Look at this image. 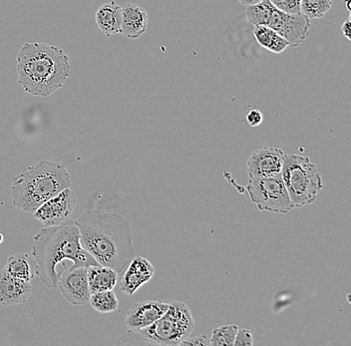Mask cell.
I'll use <instances>...</instances> for the list:
<instances>
[{
  "label": "cell",
  "instance_id": "44dd1931",
  "mask_svg": "<svg viewBox=\"0 0 351 346\" xmlns=\"http://www.w3.org/2000/svg\"><path fill=\"white\" fill-rule=\"evenodd\" d=\"M332 5L331 0H300V13L308 19L322 18Z\"/></svg>",
  "mask_w": 351,
  "mask_h": 346
},
{
  "label": "cell",
  "instance_id": "f1b7e54d",
  "mask_svg": "<svg viewBox=\"0 0 351 346\" xmlns=\"http://www.w3.org/2000/svg\"><path fill=\"white\" fill-rule=\"evenodd\" d=\"M344 1H346V8H348V12H350V0H344Z\"/></svg>",
  "mask_w": 351,
  "mask_h": 346
},
{
  "label": "cell",
  "instance_id": "7402d4cb",
  "mask_svg": "<svg viewBox=\"0 0 351 346\" xmlns=\"http://www.w3.org/2000/svg\"><path fill=\"white\" fill-rule=\"evenodd\" d=\"M239 326L236 324H227L219 326L212 330L210 337V346H232L234 345Z\"/></svg>",
  "mask_w": 351,
  "mask_h": 346
},
{
  "label": "cell",
  "instance_id": "ba28073f",
  "mask_svg": "<svg viewBox=\"0 0 351 346\" xmlns=\"http://www.w3.org/2000/svg\"><path fill=\"white\" fill-rule=\"evenodd\" d=\"M247 176V194L260 211L287 214L293 209L282 174L267 177Z\"/></svg>",
  "mask_w": 351,
  "mask_h": 346
},
{
  "label": "cell",
  "instance_id": "30bf717a",
  "mask_svg": "<svg viewBox=\"0 0 351 346\" xmlns=\"http://www.w3.org/2000/svg\"><path fill=\"white\" fill-rule=\"evenodd\" d=\"M59 290L63 297L73 306H84L89 301V284L87 279V268H71L66 269L59 277Z\"/></svg>",
  "mask_w": 351,
  "mask_h": 346
},
{
  "label": "cell",
  "instance_id": "3957f363",
  "mask_svg": "<svg viewBox=\"0 0 351 346\" xmlns=\"http://www.w3.org/2000/svg\"><path fill=\"white\" fill-rule=\"evenodd\" d=\"M70 69L69 57L57 46L26 42L17 54V82L38 97H49L62 88Z\"/></svg>",
  "mask_w": 351,
  "mask_h": 346
},
{
  "label": "cell",
  "instance_id": "f546056e",
  "mask_svg": "<svg viewBox=\"0 0 351 346\" xmlns=\"http://www.w3.org/2000/svg\"><path fill=\"white\" fill-rule=\"evenodd\" d=\"M2 242H3V236L0 234V244H1Z\"/></svg>",
  "mask_w": 351,
  "mask_h": 346
},
{
  "label": "cell",
  "instance_id": "484cf974",
  "mask_svg": "<svg viewBox=\"0 0 351 346\" xmlns=\"http://www.w3.org/2000/svg\"><path fill=\"white\" fill-rule=\"evenodd\" d=\"M247 124L251 127H258L263 123V115L258 109H251L245 115Z\"/></svg>",
  "mask_w": 351,
  "mask_h": 346
},
{
  "label": "cell",
  "instance_id": "2e32d148",
  "mask_svg": "<svg viewBox=\"0 0 351 346\" xmlns=\"http://www.w3.org/2000/svg\"><path fill=\"white\" fill-rule=\"evenodd\" d=\"M95 21L100 32L106 36L120 34L122 25V8L115 1L107 2L98 8Z\"/></svg>",
  "mask_w": 351,
  "mask_h": 346
},
{
  "label": "cell",
  "instance_id": "603a6c76",
  "mask_svg": "<svg viewBox=\"0 0 351 346\" xmlns=\"http://www.w3.org/2000/svg\"><path fill=\"white\" fill-rule=\"evenodd\" d=\"M274 8L289 14L300 13V0H269Z\"/></svg>",
  "mask_w": 351,
  "mask_h": 346
},
{
  "label": "cell",
  "instance_id": "cb8c5ba5",
  "mask_svg": "<svg viewBox=\"0 0 351 346\" xmlns=\"http://www.w3.org/2000/svg\"><path fill=\"white\" fill-rule=\"evenodd\" d=\"M234 345H254V336H252L251 330H245V328H241V330L239 328L236 338H234Z\"/></svg>",
  "mask_w": 351,
  "mask_h": 346
},
{
  "label": "cell",
  "instance_id": "e0dca14e",
  "mask_svg": "<svg viewBox=\"0 0 351 346\" xmlns=\"http://www.w3.org/2000/svg\"><path fill=\"white\" fill-rule=\"evenodd\" d=\"M118 273L108 267L94 264L87 268L88 284L90 293L112 291L117 284Z\"/></svg>",
  "mask_w": 351,
  "mask_h": 346
},
{
  "label": "cell",
  "instance_id": "83f0119b",
  "mask_svg": "<svg viewBox=\"0 0 351 346\" xmlns=\"http://www.w3.org/2000/svg\"><path fill=\"white\" fill-rule=\"evenodd\" d=\"M241 4L245 6L254 5V4L260 3L263 0H239Z\"/></svg>",
  "mask_w": 351,
  "mask_h": 346
},
{
  "label": "cell",
  "instance_id": "8fae6325",
  "mask_svg": "<svg viewBox=\"0 0 351 346\" xmlns=\"http://www.w3.org/2000/svg\"><path fill=\"white\" fill-rule=\"evenodd\" d=\"M285 154L276 147H265L252 153L247 161V175L267 177L282 174Z\"/></svg>",
  "mask_w": 351,
  "mask_h": 346
},
{
  "label": "cell",
  "instance_id": "d6986e66",
  "mask_svg": "<svg viewBox=\"0 0 351 346\" xmlns=\"http://www.w3.org/2000/svg\"><path fill=\"white\" fill-rule=\"evenodd\" d=\"M254 35L258 45L273 53H282L289 46L282 35L267 26H254Z\"/></svg>",
  "mask_w": 351,
  "mask_h": 346
},
{
  "label": "cell",
  "instance_id": "7a4b0ae2",
  "mask_svg": "<svg viewBox=\"0 0 351 346\" xmlns=\"http://www.w3.org/2000/svg\"><path fill=\"white\" fill-rule=\"evenodd\" d=\"M32 257L36 262V277L49 288H57L61 273L71 269L69 262L73 268L99 264L81 245L78 225L72 220L43 227L33 238Z\"/></svg>",
  "mask_w": 351,
  "mask_h": 346
},
{
  "label": "cell",
  "instance_id": "277c9868",
  "mask_svg": "<svg viewBox=\"0 0 351 346\" xmlns=\"http://www.w3.org/2000/svg\"><path fill=\"white\" fill-rule=\"evenodd\" d=\"M71 186V176L59 162L43 160L15 177L11 186L14 207L34 212L43 203Z\"/></svg>",
  "mask_w": 351,
  "mask_h": 346
},
{
  "label": "cell",
  "instance_id": "9a60e30c",
  "mask_svg": "<svg viewBox=\"0 0 351 346\" xmlns=\"http://www.w3.org/2000/svg\"><path fill=\"white\" fill-rule=\"evenodd\" d=\"M148 21V13L146 10L133 4H126L122 8V25L120 34L128 38H139L146 32Z\"/></svg>",
  "mask_w": 351,
  "mask_h": 346
},
{
  "label": "cell",
  "instance_id": "7c38bea8",
  "mask_svg": "<svg viewBox=\"0 0 351 346\" xmlns=\"http://www.w3.org/2000/svg\"><path fill=\"white\" fill-rule=\"evenodd\" d=\"M168 308L169 304L161 301L136 302L127 312L125 325L128 330L138 332L158 321Z\"/></svg>",
  "mask_w": 351,
  "mask_h": 346
},
{
  "label": "cell",
  "instance_id": "8992f818",
  "mask_svg": "<svg viewBox=\"0 0 351 346\" xmlns=\"http://www.w3.org/2000/svg\"><path fill=\"white\" fill-rule=\"evenodd\" d=\"M282 178L293 208L315 203L324 187L317 165L302 155H285Z\"/></svg>",
  "mask_w": 351,
  "mask_h": 346
},
{
  "label": "cell",
  "instance_id": "ac0fdd59",
  "mask_svg": "<svg viewBox=\"0 0 351 346\" xmlns=\"http://www.w3.org/2000/svg\"><path fill=\"white\" fill-rule=\"evenodd\" d=\"M4 269L12 277L25 282H32L37 275V266L34 258L25 253L10 256Z\"/></svg>",
  "mask_w": 351,
  "mask_h": 346
},
{
  "label": "cell",
  "instance_id": "4fadbf2b",
  "mask_svg": "<svg viewBox=\"0 0 351 346\" xmlns=\"http://www.w3.org/2000/svg\"><path fill=\"white\" fill-rule=\"evenodd\" d=\"M122 273L120 290L125 295H133L153 279L155 268L147 258L134 257Z\"/></svg>",
  "mask_w": 351,
  "mask_h": 346
},
{
  "label": "cell",
  "instance_id": "6da1fadb",
  "mask_svg": "<svg viewBox=\"0 0 351 346\" xmlns=\"http://www.w3.org/2000/svg\"><path fill=\"white\" fill-rule=\"evenodd\" d=\"M76 223L82 247L99 264L121 275L134 258L128 222L116 212L93 209L84 212Z\"/></svg>",
  "mask_w": 351,
  "mask_h": 346
},
{
  "label": "cell",
  "instance_id": "9c48e42d",
  "mask_svg": "<svg viewBox=\"0 0 351 346\" xmlns=\"http://www.w3.org/2000/svg\"><path fill=\"white\" fill-rule=\"evenodd\" d=\"M76 201V195L67 188L43 203L33 212V216L46 227L60 225L69 220Z\"/></svg>",
  "mask_w": 351,
  "mask_h": 346
},
{
  "label": "cell",
  "instance_id": "52a82bcc",
  "mask_svg": "<svg viewBox=\"0 0 351 346\" xmlns=\"http://www.w3.org/2000/svg\"><path fill=\"white\" fill-rule=\"evenodd\" d=\"M247 19L252 25H263L282 35L291 47L304 42L311 29V19L302 13L289 14L274 8L269 0L247 6Z\"/></svg>",
  "mask_w": 351,
  "mask_h": 346
},
{
  "label": "cell",
  "instance_id": "5b68a950",
  "mask_svg": "<svg viewBox=\"0 0 351 346\" xmlns=\"http://www.w3.org/2000/svg\"><path fill=\"white\" fill-rule=\"evenodd\" d=\"M195 330L191 308L181 301L169 304L167 312L148 328L138 332L128 330L123 345L175 346L190 336Z\"/></svg>",
  "mask_w": 351,
  "mask_h": 346
},
{
  "label": "cell",
  "instance_id": "ffe728a7",
  "mask_svg": "<svg viewBox=\"0 0 351 346\" xmlns=\"http://www.w3.org/2000/svg\"><path fill=\"white\" fill-rule=\"evenodd\" d=\"M89 301L92 308L100 313L115 312L119 306V302L113 290L91 293Z\"/></svg>",
  "mask_w": 351,
  "mask_h": 346
},
{
  "label": "cell",
  "instance_id": "d4e9b609",
  "mask_svg": "<svg viewBox=\"0 0 351 346\" xmlns=\"http://www.w3.org/2000/svg\"><path fill=\"white\" fill-rule=\"evenodd\" d=\"M180 346H210V337H208L207 335H197V336L194 337H186V339H184L182 343H180Z\"/></svg>",
  "mask_w": 351,
  "mask_h": 346
},
{
  "label": "cell",
  "instance_id": "4316f807",
  "mask_svg": "<svg viewBox=\"0 0 351 346\" xmlns=\"http://www.w3.org/2000/svg\"><path fill=\"white\" fill-rule=\"evenodd\" d=\"M350 28H351V25H350V16H348V19H346V21H344V23H342V25H341L342 34H343L344 37H346V39H348V40H350V41L351 40Z\"/></svg>",
  "mask_w": 351,
  "mask_h": 346
},
{
  "label": "cell",
  "instance_id": "5bb4252c",
  "mask_svg": "<svg viewBox=\"0 0 351 346\" xmlns=\"http://www.w3.org/2000/svg\"><path fill=\"white\" fill-rule=\"evenodd\" d=\"M32 282L16 279L5 269L0 271V304L4 306L25 304L32 295Z\"/></svg>",
  "mask_w": 351,
  "mask_h": 346
}]
</instances>
